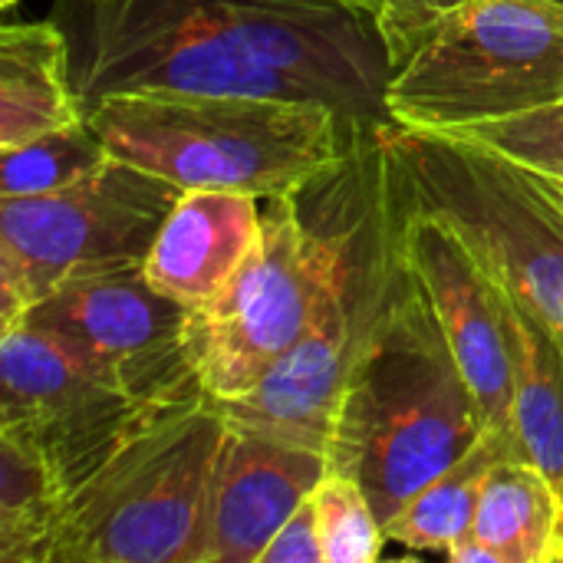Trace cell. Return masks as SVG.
<instances>
[{"instance_id": "cell-15", "label": "cell", "mask_w": 563, "mask_h": 563, "mask_svg": "<svg viewBox=\"0 0 563 563\" xmlns=\"http://www.w3.org/2000/svg\"><path fill=\"white\" fill-rule=\"evenodd\" d=\"M86 122L73 82V43L53 20L0 30V152Z\"/></svg>"}, {"instance_id": "cell-16", "label": "cell", "mask_w": 563, "mask_h": 563, "mask_svg": "<svg viewBox=\"0 0 563 563\" xmlns=\"http://www.w3.org/2000/svg\"><path fill=\"white\" fill-rule=\"evenodd\" d=\"M452 563H563V492L528 459L495 465L472 538Z\"/></svg>"}, {"instance_id": "cell-18", "label": "cell", "mask_w": 563, "mask_h": 563, "mask_svg": "<svg viewBox=\"0 0 563 563\" xmlns=\"http://www.w3.org/2000/svg\"><path fill=\"white\" fill-rule=\"evenodd\" d=\"M508 445L495 435H482L459 462L422 485L396 515H389L386 538L416 554H452L472 538L485 485Z\"/></svg>"}, {"instance_id": "cell-13", "label": "cell", "mask_w": 563, "mask_h": 563, "mask_svg": "<svg viewBox=\"0 0 563 563\" xmlns=\"http://www.w3.org/2000/svg\"><path fill=\"white\" fill-rule=\"evenodd\" d=\"M327 455L274 435L231 429L211 472L208 563H261L280 525L313 495Z\"/></svg>"}, {"instance_id": "cell-27", "label": "cell", "mask_w": 563, "mask_h": 563, "mask_svg": "<svg viewBox=\"0 0 563 563\" xmlns=\"http://www.w3.org/2000/svg\"><path fill=\"white\" fill-rule=\"evenodd\" d=\"M13 3H16V0H0V10H13Z\"/></svg>"}, {"instance_id": "cell-8", "label": "cell", "mask_w": 563, "mask_h": 563, "mask_svg": "<svg viewBox=\"0 0 563 563\" xmlns=\"http://www.w3.org/2000/svg\"><path fill=\"white\" fill-rule=\"evenodd\" d=\"M175 198L122 158L63 191L0 198V330L73 280L145 267Z\"/></svg>"}, {"instance_id": "cell-24", "label": "cell", "mask_w": 563, "mask_h": 563, "mask_svg": "<svg viewBox=\"0 0 563 563\" xmlns=\"http://www.w3.org/2000/svg\"><path fill=\"white\" fill-rule=\"evenodd\" d=\"M261 563H323V541H320L313 495L280 525V531L264 548Z\"/></svg>"}, {"instance_id": "cell-20", "label": "cell", "mask_w": 563, "mask_h": 563, "mask_svg": "<svg viewBox=\"0 0 563 563\" xmlns=\"http://www.w3.org/2000/svg\"><path fill=\"white\" fill-rule=\"evenodd\" d=\"M109 148L86 122L56 129L26 145L0 152V198H33L63 191L109 162Z\"/></svg>"}, {"instance_id": "cell-28", "label": "cell", "mask_w": 563, "mask_h": 563, "mask_svg": "<svg viewBox=\"0 0 563 563\" xmlns=\"http://www.w3.org/2000/svg\"><path fill=\"white\" fill-rule=\"evenodd\" d=\"M558 3H563V0H558Z\"/></svg>"}, {"instance_id": "cell-10", "label": "cell", "mask_w": 563, "mask_h": 563, "mask_svg": "<svg viewBox=\"0 0 563 563\" xmlns=\"http://www.w3.org/2000/svg\"><path fill=\"white\" fill-rule=\"evenodd\" d=\"M162 412L125 396L66 340L23 320L0 330V429L46 459L63 498Z\"/></svg>"}, {"instance_id": "cell-22", "label": "cell", "mask_w": 563, "mask_h": 563, "mask_svg": "<svg viewBox=\"0 0 563 563\" xmlns=\"http://www.w3.org/2000/svg\"><path fill=\"white\" fill-rule=\"evenodd\" d=\"M475 142L534 175L563 181V99L495 122H478L468 129L442 132Z\"/></svg>"}, {"instance_id": "cell-2", "label": "cell", "mask_w": 563, "mask_h": 563, "mask_svg": "<svg viewBox=\"0 0 563 563\" xmlns=\"http://www.w3.org/2000/svg\"><path fill=\"white\" fill-rule=\"evenodd\" d=\"M297 201L327 238L317 313L300 343L251 396L211 402L231 429L327 455L343 386L412 280L379 125L350 135L346 158L297 191Z\"/></svg>"}, {"instance_id": "cell-23", "label": "cell", "mask_w": 563, "mask_h": 563, "mask_svg": "<svg viewBox=\"0 0 563 563\" xmlns=\"http://www.w3.org/2000/svg\"><path fill=\"white\" fill-rule=\"evenodd\" d=\"M462 3L465 0H376V26L386 40L393 69L402 66Z\"/></svg>"}, {"instance_id": "cell-17", "label": "cell", "mask_w": 563, "mask_h": 563, "mask_svg": "<svg viewBox=\"0 0 563 563\" xmlns=\"http://www.w3.org/2000/svg\"><path fill=\"white\" fill-rule=\"evenodd\" d=\"M505 290V287H501ZM515 340V439L563 492V343L518 297L505 290Z\"/></svg>"}, {"instance_id": "cell-5", "label": "cell", "mask_w": 563, "mask_h": 563, "mask_svg": "<svg viewBox=\"0 0 563 563\" xmlns=\"http://www.w3.org/2000/svg\"><path fill=\"white\" fill-rule=\"evenodd\" d=\"M224 432L208 396L155 416L63 498L49 563H208Z\"/></svg>"}, {"instance_id": "cell-7", "label": "cell", "mask_w": 563, "mask_h": 563, "mask_svg": "<svg viewBox=\"0 0 563 563\" xmlns=\"http://www.w3.org/2000/svg\"><path fill=\"white\" fill-rule=\"evenodd\" d=\"M563 99V3L465 0L389 76V122L455 132Z\"/></svg>"}, {"instance_id": "cell-26", "label": "cell", "mask_w": 563, "mask_h": 563, "mask_svg": "<svg viewBox=\"0 0 563 563\" xmlns=\"http://www.w3.org/2000/svg\"><path fill=\"white\" fill-rule=\"evenodd\" d=\"M350 3H360V7H366V10L376 13V0H350Z\"/></svg>"}, {"instance_id": "cell-19", "label": "cell", "mask_w": 563, "mask_h": 563, "mask_svg": "<svg viewBox=\"0 0 563 563\" xmlns=\"http://www.w3.org/2000/svg\"><path fill=\"white\" fill-rule=\"evenodd\" d=\"M63 492L46 459L0 429V563H49Z\"/></svg>"}, {"instance_id": "cell-6", "label": "cell", "mask_w": 563, "mask_h": 563, "mask_svg": "<svg viewBox=\"0 0 563 563\" xmlns=\"http://www.w3.org/2000/svg\"><path fill=\"white\" fill-rule=\"evenodd\" d=\"M379 145L399 201L452 224L492 277L563 343V205L548 185L442 132L383 122Z\"/></svg>"}, {"instance_id": "cell-11", "label": "cell", "mask_w": 563, "mask_h": 563, "mask_svg": "<svg viewBox=\"0 0 563 563\" xmlns=\"http://www.w3.org/2000/svg\"><path fill=\"white\" fill-rule=\"evenodd\" d=\"M188 313L139 267L73 280L33 303L23 323L76 346L135 402L175 409L205 399L188 353Z\"/></svg>"}, {"instance_id": "cell-3", "label": "cell", "mask_w": 563, "mask_h": 563, "mask_svg": "<svg viewBox=\"0 0 563 563\" xmlns=\"http://www.w3.org/2000/svg\"><path fill=\"white\" fill-rule=\"evenodd\" d=\"M112 158L178 191L284 198L350 152L343 119L323 102L221 92H119L86 112Z\"/></svg>"}, {"instance_id": "cell-21", "label": "cell", "mask_w": 563, "mask_h": 563, "mask_svg": "<svg viewBox=\"0 0 563 563\" xmlns=\"http://www.w3.org/2000/svg\"><path fill=\"white\" fill-rule=\"evenodd\" d=\"M313 508L323 541V563H373L383 558L386 525L366 488L343 468L323 472L313 488Z\"/></svg>"}, {"instance_id": "cell-14", "label": "cell", "mask_w": 563, "mask_h": 563, "mask_svg": "<svg viewBox=\"0 0 563 563\" xmlns=\"http://www.w3.org/2000/svg\"><path fill=\"white\" fill-rule=\"evenodd\" d=\"M264 198L241 191H178L145 257V280L185 307L208 303L254 251Z\"/></svg>"}, {"instance_id": "cell-9", "label": "cell", "mask_w": 563, "mask_h": 563, "mask_svg": "<svg viewBox=\"0 0 563 563\" xmlns=\"http://www.w3.org/2000/svg\"><path fill=\"white\" fill-rule=\"evenodd\" d=\"M327 271V238L297 195L267 198L254 251L188 313V353L214 402L251 396L307 333Z\"/></svg>"}, {"instance_id": "cell-4", "label": "cell", "mask_w": 563, "mask_h": 563, "mask_svg": "<svg viewBox=\"0 0 563 563\" xmlns=\"http://www.w3.org/2000/svg\"><path fill=\"white\" fill-rule=\"evenodd\" d=\"M485 435L478 402L416 274L353 366L327 449L386 521Z\"/></svg>"}, {"instance_id": "cell-12", "label": "cell", "mask_w": 563, "mask_h": 563, "mask_svg": "<svg viewBox=\"0 0 563 563\" xmlns=\"http://www.w3.org/2000/svg\"><path fill=\"white\" fill-rule=\"evenodd\" d=\"M399 211L406 264L442 323V333L478 402L485 435L501 439L508 452L518 455L515 340L505 290L452 224L435 214L406 208L402 201Z\"/></svg>"}, {"instance_id": "cell-25", "label": "cell", "mask_w": 563, "mask_h": 563, "mask_svg": "<svg viewBox=\"0 0 563 563\" xmlns=\"http://www.w3.org/2000/svg\"><path fill=\"white\" fill-rule=\"evenodd\" d=\"M538 178H541V181L548 185V191H551V195H554V198H558V201H561V205H563V181H554V178H544V175H538Z\"/></svg>"}, {"instance_id": "cell-1", "label": "cell", "mask_w": 563, "mask_h": 563, "mask_svg": "<svg viewBox=\"0 0 563 563\" xmlns=\"http://www.w3.org/2000/svg\"><path fill=\"white\" fill-rule=\"evenodd\" d=\"M73 82L89 112L119 92H221L330 106L346 132L389 122L393 59L350 0H76Z\"/></svg>"}]
</instances>
